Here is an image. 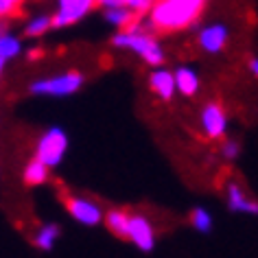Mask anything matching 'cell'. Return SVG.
<instances>
[{"label": "cell", "mask_w": 258, "mask_h": 258, "mask_svg": "<svg viewBox=\"0 0 258 258\" xmlns=\"http://www.w3.org/2000/svg\"><path fill=\"white\" fill-rule=\"evenodd\" d=\"M206 0H158L149 11V27L160 31H175L188 29L202 16Z\"/></svg>", "instance_id": "obj_1"}, {"label": "cell", "mask_w": 258, "mask_h": 258, "mask_svg": "<svg viewBox=\"0 0 258 258\" xmlns=\"http://www.w3.org/2000/svg\"><path fill=\"white\" fill-rule=\"evenodd\" d=\"M112 44L116 48L129 50V53L138 55L147 66L160 68L164 63V48L156 37L151 35V27L143 22H134L129 29L118 31L112 37Z\"/></svg>", "instance_id": "obj_2"}, {"label": "cell", "mask_w": 258, "mask_h": 258, "mask_svg": "<svg viewBox=\"0 0 258 258\" xmlns=\"http://www.w3.org/2000/svg\"><path fill=\"white\" fill-rule=\"evenodd\" d=\"M83 75L77 70H66L59 75H50V77H42L35 79L29 86L31 94L35 96H53V99H63V96H73L81 90L83 86Z\"/></svg>", "instance_id": "obj_3"}, {"label": "cell", "mask_w": 258, "mask_h": 258, "mask_svg": "<svg viewBox=\"0 0 258 258\" xmlns=\"http://www.w3.org/2000/svg\"><path fill=\"white\" fill-rule=\"evenodd\" d=\"M68 147H70V140H68V134L63 132L61 127H50L40 136L35 145V156L42 164H46L48 169H55L63 162L68 153Z\"/></svg>", "instance_id": "obj_4"}, {"label": "cell", "mask_w": 258, "mask_h": 258, "mask_svg": "<svg viewBox=\"0 0 258 258\" xmlns=\"http://www.w3.org/2000/svg\"><path fill=\"white\" fill-rule=\"evenodd\" d=\"M66 210L77 223L86 225V228H96L105 219V212H103V208L94 199L81 197V195H70L66 199Z\"/></svg>", "instance_id": "obj_5"}, {"label": "cell", "mask_w": 258, "mask_h": 258, "mask_svg": "<svg viewBox=\"0 0 258 258\" xmlns=\"http://www.w3.org/2000/svg\"><path fill=\"white\" fill-rule=\"evenodd\" d=\"M96 7V0H57L55 14H53V27L66 29L81 22L90 11Z\"/></svg>", "instance_id": "obj_6"}, {"label": "cell", "mask_w": 258, "mask_h": 258, "mask_svg": "<svg viewBox=\"0 0 258 258\" xmlns=\"http://www.w3.org/2000/svg\"><path fill=\"white\" fill-rule=\"evenodd\" d=\"M127 241L138 247L140 251L149 254L156 249V228L145 215H129V230Z\"/></svg>", "instance_id": "obj_7"}, {"label": "cell", "mask_w": 258, "mask_h": 258, "mask_svg": "<svg viewBox=\"0 0 258 258\" xmlns=\"http://www.w3.org/2000/svg\"><path fill=\"white\" fill-rule=\"evenodd\" d=\"M228 40H230V29L225 27L223 22L206 24V27L199 29V35H197L199 46H202V50L208 55H219L225 46H228Z\"/></svg>", "instance_id": "obj_8"}, {"label": "cell", "mask_w": 258, "mask_h": 258, "mask_svg": "<svg viewBox=\"0 0 258 258\" xmlns=\"http://www.w3.org/2000/svg\"><path fill=\"white\" fill-rule=\"evenodd\" d=\"M199 122L208 138H223L228 134V114L219 103L210 101L199 114Z\"/></svg>", "instance_id": "obj_9"}, {"label": "cell", "mask_w": 258, "mask_h": 258, "mask_svg": "<svg viewBox=\"0 0 258 258\" xmlns=\"http://www.w3.org/2000/svg\"><path fill=\"white\" fill-rule=\"evenodd\" d=\"M225 204H228L230 212H234V215H247V217L258 215V202L247 197V192L236 182H230L225 186Z\"/></svg>", "instance_id": "obj_10"}, {"label": "cell", "mask_w": 258, "mask_h": 258, "mask_svg": "<svg viewBox=\"0 0 258 258\" xmlns=\"http://www.w3.org/2000/svg\"><path fill=\"white\" fill-rule=\"evenodd\" d=\"M149 88H151V92L160 96L162 101H171L173 96L177 94V90H175V77H173V70H166V68H156V70H151V75H149Z\"/></svg>", "instance_id": "obj_11"}, {"label": "cell", "mask_w": 258, "mask_h": 258, "mask_svg": "<svg viewBox=\"0 0 258 258\" xmlns=\"http://www.w3.org/2000/svg\"><path fill=\"white\" fill-rule=\"evenodd\" d=\"M175 77V90L182 96H195L199 92V75L195 73V68L190 66H179L173 70Z\"/></svg>", "instance_id": "obj_12"}, {"label": "cell", "mask_w": 258, "mask_h": 258, "mask_svg": "<svg viewBox=\"0 0 258 258\" xmlns=\"http://www.w3.org/2000/svg\"><path fill=\"white\" fill-rule=\"evenodd\" d=\"M59 236H61L59 223H44L33 234V245L42 251H50L57 245V241H59Z\"/></svg>", "instance_id": "obj_13"}, {"label": "cell", "mask_w": 258, "mask_h": 258, "mask_svg": "<svg viewBox=\"0 0 258 258\" xmlns=\"http://www.w3.org/2000/svg\"><path fill=\"white\" fill-rule=\"evenodd\" d=\"M48 175H50V169L46 164H42L37 158H31L22 169V179L24 184L29 186H42L48 182Z\"/></svg>", "instance_id": "obj_14"}, {"label": "cell", "mask_w": 258, "mask_h": 258, "mask_svg": "<svg viewBox=\"0 0 258 258\" xmlns=\"http://www.w3.org/2000/svg\"><path fill=\"white\" fill-rule=\"evenodd\" d=\"M103 221H105L107 230L112 232L114 236L127 238V230H129V212L118 210V208L107 210V212H105V219H103Z\"/></svg>", "instance_id": "obj_15"}, {"label": "cell", "mask_w": 258, "mask_h": 258, "mask_svg": "<svg viewBox=\"0 0 258 258\" xmlns=\"http://www.w3.org/2000/svg\"><path fill=\"white\" fill-rule=\"evenodd\" d=\"M53 27V14H35L31 16L24 24V35L27 37H42L46 35Z\"/></svg>", "instance_id": "obj_16"}, {"label": "cell", "mask_w": 258, "mask_h": 258, "mask_svg": "<svg viewBox=\"0 0 258 258\" xmlns=\"http://www.w3.org/2000/svg\"><path fill=\"white\" fill-rule=\"evenodd\" d=\"M20 55H22V40L14 33H9V31H5L0 35V59L11 61Z\"/></svg>", "instance_id": "obj_17"}, {"label": "cell", "mask_w": 258, "mask_h": 258, "mask_svg": "<svg viewBox=\"0 0 258 258\" xmlns=\"http://www.w3.org/2000/svg\"><path fill=\"white\" fill-rule=\"evenodd\" d=\"M188 219H190V225L199 232V234H210L212 228H215V217H212V212L208 208H204V206L192 208Z\"/></svg>", "instance_id": "obj_18"}, {"label": "cell", "mask_w": 258, "mask_h": 258, "mask_svg": "<svg viewBox=\"0 0 258 258\" xmlns=\"http://www.w3.org/2000/svg\"><path fill=\"white\" fill-rule=\"evenodd\" d=\"M105 20L112 24L114 29L125 31V29H129L134 22H136V16H134L127 7H116V9H107L105 11Z\"/></svg>", "instance_id": "obj_19"}, {"label": "cell", "mask_w": 258, "mask_h": 258, "mask_svg": "<svg viewBox=\"0 0 258 258\" xmlns=\"http://www.w3.org/2000/svg\"><path fill=\"white\" fill-rule=\"evenodd\" d=\"M156 3H158V0H122V5H125V7L132 11L134 16H145V14H149Z\"/></svg>", "instance_id": "obj_20"}, {"label": "cell", "mask_w": 258, "mask_h": 258, "mask_svg": "<svg viewBox=\"0 0 258 258\" xmlns=\"http://www.w3.org/2000/svg\"><path fill=\"white\" fill-rule=\"evenodd\" d=\"M22 0H0V20H7L20 9Z\"/></svg>", "instance_id": "obj_21"}, {"label": "cell", "mask_w": 258, "mask_h": 258, "mask_svg": "<svg viewBox=\"0 0 258 258\" xmlns=\"http://www.w3.org/2000/svg\"><path fill=\"white\" fill-rule=\"evenodd\" d=\"M238 153H241V145H238L236 140H232V138H225L223 145H221V156H225L228 160H234Z\"/></svg>", "instance_id": "obj_22"}, {"label": "cell", "mask_w": 258, "mask_h": 258, "mask_svg": "<svg viewBox=\"0 0 258 258\" xmlns=\"http://www.w3.org/2000/svg\"><path fill=\"white\" fill-rule=\"evenodd\" d=\"M96 5H99V7H103V11L116 9V7H125V5H122V0H96Z\"/></svg>", "instance_id": "obj_23"}, {"label": "cell", "mask_w": 258, "mask_h": 258, "mask_svg": "<svg viewBox=\"0 0 258 258\" xmlns=\"http://www.w3.org/2000/svg\"><path fill=\"white\" fill-rule=\"evenodd\" d=\"M249 73L258 79V57H251V59H249Z\"/></svg>", "instance_id": "obj_24"}, {"label": "cell", "mask_w": 258, "mask_h": 258, "mask_svg": "<svg viewBox=\"0 0 258 258\" xmlns=\"http://www.w3.org/2000/svg\"><path fill=\"white\" fill-rule=\"evenodd\" d=\"M5 63H7V61L0 59V77H3V73H5Z\"/></svg>", "instance_id": "obj_25"}, {"label": "cell", "mask_w": 258, "mask_h": 258, "mask_svg": "<svg viewBox=\"0 0 258 258\" xmlns=\"http://www.w3.org/2000/svg\"><path fill=\"white\" fill-rule=\"evenodd\" d=\"M5 33V29H3V24H0V35H3Z\"/></svg>", "instance_id": "obj_26"}]
</instances>
